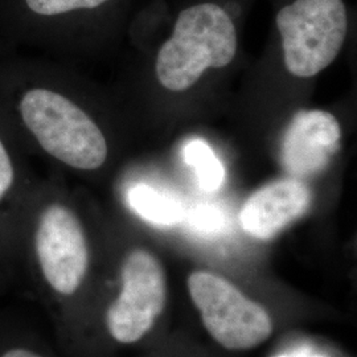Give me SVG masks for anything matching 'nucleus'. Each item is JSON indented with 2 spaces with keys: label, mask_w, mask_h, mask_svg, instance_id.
<instances>
[{
  "label": "nucleus",
  "mask_w": 357,
  "mask_h": 357,
  "mask_svg": "<svg viewBox=\"0 0 357 357\" xmlns=\"http://www.w3.org/2000/svg\"><path fill=\"white\" fill-rule=\"evenodd\" d=\"M0 114L29 156L94 174L110 159L100 121L32 57L0 60Z\"/></svg>",
  "instance_id": "nucleus-1"
},
{
  "label": "nucleus",
  "mask_w": 357,
  "mask_h": 357,
  "mask_svg": "<svg viewBox=\"0 0 357 357\" xmlns=\"http://www.w3.org/2000/svg\"><path fill=\"white\" fill-rule=\"evenodd\" d=\"M91 265L85 221L56 184L38 178L20 224L16 273L47 303L66 305L88 284Z\"/></svg>",
  "instance_id": "nucleus-2"
},
{
  "label": "nucleus",
  "mask_w": 357,
  "mask_h": 357,
  "mask_svg": "<svg viewBox=\"0 0 357 357\" xmlns=\"http://www.w3.org/2000/svg\"><path fill=\"white\" fill-rule=\"evenodd\" d=\"M237 31L229 13L217 3H197L178 13L171 38L156 59V76L168 90L183 91L209 68L231 63Z\"/></svg>",
  "instance_id": "nucleus-3"
},
{
  "label": "nucleus",
  "mask_w": 357,
  "mask_h": 357,
  "mask_svg": "<svg viewBox=\"0 0 357 357\" xmlns=\"http://www.w3.org/2000/svg\"><path fill=\"white\" fill-rule=\"evenodd\" d=\"M284 65L295 77H314L337 57L348 15L343 0H294L275 16Z\"/></svg>",
  "instance_id": "nucleus-4"
},
{
  "label": "nucleus",
  "mask_w": 357,
  "mask_h": 357,
  "mask_svg": "<svg viewBox=\"0 0 357 357\" xmlns=\"http://www.w3.org/2000/svg\"><path fill=\"white\" fill-rule=\"evenodd\" d=\"M188 290L205 328L224 348L252 349L270 337L273 321L268 311L228 280L209 271H195L188 278Z\"/></svg>",
  "instance_id": "nucleus-5"
},
{
  "label": "nucleus",
  "mask_w": 357,
  "mask_h": 357,
  "mask_svg": "<svg viewBox=\"0 0 357 357\" xmlns=\"http://www.w3.org/2000/svg\"><path fill=\"white\" fill-rule=\"evenodd\" d=\"M166 303V277L160 262L143 249H134L119 265V290L103 312L109 337L132 344L150 331Z\"/></svg>",
  "instance_id": "nucleus-6"
},
{
  "label": "nucleus",
  "mask_w": 357,
  "mask_h": 357,
  "mask_svg": "<svg viewBox=\"0 0 357 357\" xmlns=\"http://www.w3.org/2000/svg\"><path fill=\"white\" fill-rule=\"evenodd\" d=\"M29 158L0 114V265L13 277L22 218L38 181Z\"/></svg>",
  "instance_id": "nucleus-7"
},
{
  "label": "nucleus",
  "mask_w": 357,
  "mask_h": 357,
  "mask_svg": "<svg viewBox=\"0 0 357 357\" xmlns=\"http://www.w3.org/2000/svg\"><path fill=\"white\" fill-rule=\"evenodd\" d=\"M342 128L324 110L301 112L294 116L282 142V163L291 178H310L330 166L340 149Z\"/></svg>",
  "instance_id": "nucleus-8"
},
{
  "label": "nucleus",
  "mask_w": 357,
  "mask_h": 357,
  "mask_svg": "<svg viewBox=\"0 0 357 357\" xmlns=\"http://www.w3.org/2000/svg\"><path fill=\"white\" fill-rule=\"evenodd\" d=\"M311 204V191L301 178L275 180L255 191L243 204L240 222L258 240H270L303 216Z\"/></svg>",
  "instance_id": "nucleus-9"
},
{
  "label": "nucleus",
  "mask_w": 357,
  "mask_h": 357,
  "mask_svg": "<svg viewBox=\"0 0 357 357\" xmlns=\"http://www.w3.org/2000/svg\"><path fill=\"white\" fill-rule=\"evenodd\" d=\"M125 200L134 213L155 225L171 227L178 224L187 212L178 197L146 183L130 185Z\"/></svg>",
  "instance_id": "nucleus-10"
},
{
  "label": "nucleus",
  "mask_w": 357,
  "mask_h": 357,
  "mask_svg": "<svg viewBox=\"0 0 357 357\" xmlns=\"http://www.w3.org/2000/svg\"><path fill=\"white\" fill-rule=\"evenodd\" d=\"M0 357H52L35 326L0 308Z\"/></svg>",
  "instance_id": "nucleus-11"
},
{
  "label": "nucleus",
  "mask_w": 357,
  "mask_h": 357,
  "mask_svg": "<svg viewBox=\"0 0 357 357\" xmlns=\"http://www.w3.org/2000/svg\"><path fill=\"white\" fill-rule=\"evenodd\" d=\"M110 1L113 0H19V10L33 29L73 15L98 11Z\"/></svg>",
  "instance_id": "nucleus-12"
},
{
  "label": "nucleus",
  "mask_w": 357,
  "mask_h": 357,
  "mask_svg": "<svg viewBox=\"0 0 357 357\" xmlns=\"http://www.w3.org/2000/svg\"><path fill=\"white\" fill-rule=\"evenodd\" d=\"M183 159L195 171L196 180L203 191L215 192L221 188L225 180V168L206 142H187L183 149Z\"/></svg>",
  "instance_id": "nucleus-13"
},
{
  "label": "nucleus",
  "mask_w": 357,
  "mask_h": 357,
  "mask_svg": "<svg viewBox=\"0 0 357 357\" xmlns=\"http://www.w3.org/2000/svg\"><path fill=\"white\" fill-rule=\"evenodd\" d=\"M184 220H187L192 230L200 234H216L222 231L227 225L224 212L215 205H199L190 212H185Z\"/></svg>",
  "instance_id": "nucleus-14"
},
{
  "label": "nucleus",
  "mask_w": 357,
  "mask_h": 357,
  "mask_svg": "<svg viewBox=\"0 0 357 357\" xmlns=\"http://www.w3.org/2000/svg\"><path fill=\"white\" fill-rule=\"evenodd\" d=\"M13 280V274L0 265V308H1V301L6 296V294L8 293Z\"/></svg>",
  "instance_id": "nucleus-15"
}]
</instances>
